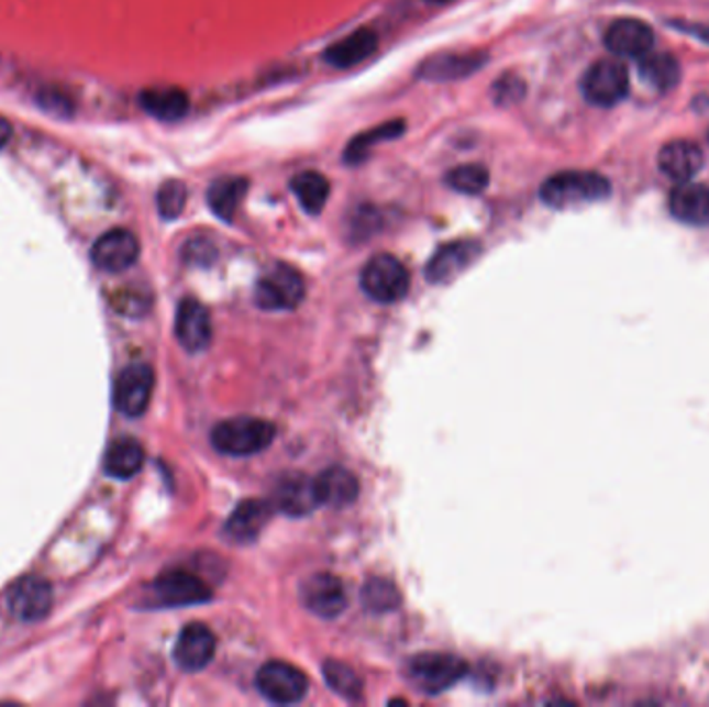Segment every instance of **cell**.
<instances>
[{"mask_svg": "<svg viewBox=\"0 0 709 707\" xmlns=\"http://www.w3.org/2000/svg\"><path fill=\"white\" fill-rule=\"evenodd\" d=\"M291 189L301 203V208L311 217H315L324 210L328 196H330V183L318 170H303V173L295 175Z\"/></svg>", "mask_w": 709, "mask_h": 707, "instance_id": "cell-26", "label": "cell"}, {"mask_svg": "<svg viewBox=\"0 0 709 707\" xmlns=\"http://www.w3.org/2000/svg\"><path fill=\"white\" fill-rule=\"evenodd\" d=\"M411 285L409 270L395 255L380 254L365 264L362 273V289L378 303L400 301Z\"/></svg>", "mask_w": 709, "mask_h": 707, "instance_id": "cell-5", "label": "cell"}, {"mask_svg": "<svg viewBox=\"0 0 709 707\" xmlns=\"http://www.w3.org/2000/svg\"><path fill=\"white\" fill-rule=\"evenodd\" d=\"M90 257L104 273H125L140 257V241L128 229H112L96 239Z\"/></svg>", "mask_w": 709, "mask_h": 707, "instance_id": "cell-9", "label": "cell"}, {"mask_svg": "<svg viewBox=\"0 0 709 707\" xmlns=\"http://www.w3.org/2000/svg\"><path fill=\"white\" fill-rule=\"evenodd\" d=\"M7 606L21 622H37L53 608V585L37 575H27L9 589Z\"/></svg>", "mask_w": 709, "mask_h": 707, "instance_id": "cell-10", "label": "cell"}, {"mask_svg": "<svg viewBox=\"0 0 709 707\" xmlns=\"http://www.w3.org/2000/svg\"><path fill=\"white\" fill-rule=\"evenodd\" d=\"M152 596L163 608H182L208 601L212 598V592L200 577L187 571H170L154 581Z\"/></svg>", "mask_w": 709, "mask_h": 707, "instance_id": "cell-11", "label": "cell"}, {"mask_svg": "<svg viewBox=\"0 0 709 707\" xmlns=\"http://www.w3.org/2000/svg\"><path fill=\"white\" fill-rule=\"evenodd\" d=\"M182 257L187 264H200L210 266L217 259V250L208 239H191L182 247Z\"/></svg>", "mask_w": 709, "mask_h": 707, "instance_id": "cell-36", "label": "cell"}, {"mask_svg": "<svg viewBox=\"0 0 709 707\" xmlns=\"http://www.w3.org/2000/svg\"><path fill=\"white\" fill-rule=\"evenodd\" d=\"M639 75L645 84L660 91L673 90L680 79V65L666 53H647L639 58Z\"/></svg>", "mask_w": 709, "mask_h": 707, "instance_id": "cell-27", "label": "cell"}, {"mask_svg": "<svg viewBox=\"0 0 709 707\" xmlns=\"http://www.w3.org/2000/svg\"><path fill=\"white\" fill-rule=\"evenodd\" d=\"M274 430L270 421L257 418L226 419L212 432L214 449L229 456H250L262 453L273 444Z\"/></svg>", "mask_w": 709, "mask_h": 707, "instance_id": "cell-2", "label": "cell"}, {"mask_svg": "<svg viewBox=\"0 0 709 707\" xmlns=\"http://www.w3.org/2000/svg\"><path fill=\"white\" fill-rule=\"evenodd\" d=\"M140 104L158 121H179L189 110V98L179 88H147L140 93Z\"/></svg>", "mask_w": 709, "mask_h": 707, "instance_id": "cell-25", "label": "cell"}, {"mask_svg": "<svg viewBox=\"0 0 709 707\" xmlns=\"http://www.w3.org/2000/svg\"><path fill=\"white\" fill-rule=\"evenodd\" d=\"M606 48L620 58H641L654 48V32L639 19H619L606 30Z\"/></svg>", "mask_w": 709, "mask_h": 707, "instance_id": "cell-12", "label": "cell"}, {"mask_svg": "<svg viewBox=\"0 0 709 707\" xmlns=\"http://www.w3.org/2000/svg\"><path fill=\"white\" fill-rule=\"evenodd\" d=\"M273 517V505L266 500H243L226 521V535L236 544H252Z\"/></svg>", "mask_w": 709, "mask_h": 707, "instance_id": "cell-16", "label": "cell"}, {"mask_svg": "<svg viewBox=\"0 0 709 707\" xmlns=\"http://www.w3.org/2000/svg\"><path fill=\"white\" fill-rule=\"evenodd\" d=\"M671 212L676 220L704 227L709 222V189L697 183H678L671 194Z\"/></svg>", "mask_w": 709, "mask_h": 707, "instance_id": "cell-22", "label": "cell"}, {"mask_svg": "<svg viewBox=\"0 0 709 707\" xmlns=\"http://www.w3.org/2000/svg\"><path fill=\"white\" fill-rule=\"evenodd\" d=\"M486 63V55H436L430 56L428 60L421 63L419 67V77L428 81H453V79H463L472 73L479 71V67Z\"/></svg>", "mask_w": 709, "mask_h": 707, "instance_id": "cell-23", "label": "cell"}, {"mask_svg": "<svg viewBox=\"0 0 709 707\" xmlns=\"http://www.w3.org/2000/svg\"><path fill=\"white\" fill-rule=\"evenodd\" d=\"M324 676L326 683L334 689V693L343 695L346 699H359L364 693V681L359 674L346 666L343 662L336 660H326L324 662Z\"/></svg>", "mask_w": 709, "mask_h": 707, "instance_id": "cell-31", "label": "cell"}, {"mask_svg": "<svg viewBox=\"0 0 709 707\" xmlns=\"http://www.w3.org/2000/svg\"><path fill=\"white\" fill-rule=\"evenodd\" d=\"M306 297V283L301 274L289 264H274L259 276L255 285V306L266 311L295 309Z\"/></svg>", "mask_w": 709, "mask_h": 707, "instance_id": "cell-3", "label": "cell"}, {"mask_svg": "<svg viewBox=\"0 0 709 707\" xmlns=\"http://www.w3.org/2000/svg\"><path fill=\"white\" fill-rule=\"evenodd\" d=\"M185 203H187L185 183L177 181V179L163 183V187L156 194V208L164 220H175V218L181 217Z\"/></svg>", "mask_w": 709, "mask_h": 707, "instance_id": "cell-33", "label": "cell"}, {"mask_svg": "<svg viewBox=\"0 0 709 707\" xmlns=\"http://www.w3.org/2000/svg\"><path fill=\"white\" fill-rule=\"evenodd\" d=\"M37 104L46 112H53L58 117H69L74 112V100L65 91L56 88H44L37 91Z\"/></svg>", "mask_w": 709, "mask_h": 707, "instance_id": "cell-35", "label": "cell"}, {"mask_svg": "<svg viewBox=\"0 0 709 707\" xmlns=\"http://www.w3.org/2000/svg\"><path fill=\"white\" fill-rule=\"evenodd\" d=\"M217 652V637L200 622L187 625L175 643L173 658L185 672H200L212 662Z\"/></svg>", "mask_w": 709, "mask_h": 707, "instance_id": "cell-13", "label": "cell"}, {"mask_svg": "<svg viewBox=\"0 0 709 707\" xmlns=\"http://www.w3.org/2000/svg\"><path fill=\"white\" fill-rule=\"evenodd\" d=\"M378 48V34L369 27H359L348 36L334 42L324 51V60L336 69H348L364 63L367 56L374 55Z\"/></svg>", "mask_w": 709, "mask_h": 707, "instance_id": "cell-20", "label": "cell"}, {"mask_svg": "<svg viewBox=\"0 0 709 707\" xmlns=\"http://www.w3.org/2000/svg\"><path fill=\"white\" fill-rule=\"evenodd\" d=\"M608 196L610 181L601 177L600 173L591 170H564L552 175L540 189L542 201L556 210L606 200Z\"/></svg>", "mask_w": 709, "mask_h": 707, "instance_id": "cell-1", "label": "cell"}, {"mask_svg": "<svg viewBox=\"0 0 709 707\" xmlns=\"http://www.w3.org/2000/svg\"><path fill=\"white\" fill-rule=\"evenodd\" d=\"M9 140H11V125L4 117H0V147L9 144Z\"/></svg>", "mask_w": 709, "mask_h": 707, "instance_id": "cell-37", "label": "cell"}, {"mask_svg": "<svg viewBox=\"0 0 709 707\" xmlns=\"http://www.w3.org/2000/svg\"><path fill=\"white\" fill-rule=\"evenodd\" d=\"M405 123L402 121H390V123H384V125H378V128L369 129L365 131L362 135H357L348 147H346V163L357 164L362 163L367 158L369 154V147L372 145L380 144V142H388V140H397L400 133L405 131Z\"/></svg>", "mask_w": 709, "mask_h": 707, "instance_id": "cell-29", "label": "cell"}, {"mask_svg": "<svg viewBox=\"0 0 709 707\" xmlns=\"http://www.w3.org/2000/svg\"><path fill=\"white\" fill-rule=\"evenodd\" d=\"M154 390V372L147 363H131L114 382V407L128 416L140 418L146 413Z\"/></svg>", "mask_w": 709, "mask_h": 707, "instance_id": "cell-8", "label": "cell"}, {"mask_svg": "<svg viewBox=\"0 0 709 707\" xmlns=\"http://www.w3.org/2000/svg\"><path fill=\"white\" fill-rule=\"evenodd\" d=\"M315 494L320 505L332 508H346L359 496V482L345 467H330L315 479Z\"/></svg>", "mask_w": 709, "mask_h": 707, "instance_id": "cell-21", "label": "cell"}, {"mask_svg": "<svg viewBox=\"0 0 709 707\" xmlns=\"http://www.w3.org/2000/svg\"><path fill=\"white\" fill-rule=\"evenodd\" d=\"M255 687L273 704L291 706L306 697V674L287 662H268L255 674Z\"/></svg>", "mask_w": 709, "mask_h": 707, "instance_id": "cell-7", "label": "cell"}, {"mask_svg": "<svg viewBox=\"0 0 709 707\" xmlns=\"http://www.w3.org/2000/svg\"><path fill=\"white\" fill-rule=\"evenodd\" d=\"M481 254L479 243L475 241H456L437 250L436 255L428 264V280L430 283H448L463 270H467Z\"/></svg>", "mask_w": 709, "mask_h": 707, "instance_id": "cell-17", "label": "cell"}, {"mask_svg": "<svg viewBox=\"0 0 709 707\" xmlns=\"http://www.w3.org/2000/svg\"><path fill=\"white\" fill-rule=\"evenodd\" d=\"M657 164H660V170L673 181H691L704 166V152L699 145L693 144L689 140H674L660 150Z\"/></svg>", "mask_w": 709, "mask_h": 707, "instance_id": "cell-18", "label": "cell"}, {"mask_svg": "<svg viewBox=\"0 0 709 707\" xmlns=\"http://www.w3.org/2000/svg\"><path fill=\"white\" fill-rule=\"evenodd\" d=\"M446 185L465 196L484 194L490 185V170L484 164H461L446 175Z\"/></svg>", "mask_w": 709, "mask_h": 707, "instance_id": "cell-30", "label": "cell"}, {"mask_svg": "<svg viewBox=\"0 0 709 707\" xmlns=\"http://www.w3.org/2000/svg\"><path fill=\"white\" fill-rule=\"evenodd\" d=\"M144 446L133 438H121L104 454V472L114 479H131L144 467Z\"/></svg>", "mask_w": 709, "mask_h": 707, "instance_id": "cell-24", "label": "cell"}, {"mask_svg": "<svg viewBox=\"0 0 709 707\" xmlns=\"http://www.w3.org/2000/svg\"><path fill=\"white\" fill-rule=\"evenodd\" d=\"M425 2H432V4H446V2H451V0H425Z\"/></svg>", "mask_w": 709, "mask_h": 707, "instance_id": "cell-38", "label": "cell"}, {"mask_svg": "<svg viewBox=\"0 0 709 707\" xmlns=\"http://www.w3.org/2000/svg\"><path fill=\"white\" fill-rule=\"evenodd\" d=\"M581 91L594 107H617L629 93V73L617 60L603 58L585 71Z\"/></svg>", "mask_w": 709, "mask_h": 707, "instance_id": "cell-6", "label": "cell"}, {"mask_svg": "<svg viewBox=\"0 0 709 707\" xmlns=\"http://www.w3.org/2000/svg\"><path fill=\"white\" fill-rule=\"evenodd\" d=\"M362 599H364L365 608L376 615L392 612L400 606L399 589L386 579L367 581L364 592H362Z\"/></svg>", "mask_w": 709, "mask_h": 707, "instance_id": "cell-32", "label": "cell"}, {"mask_svg": "<svg viewBox=\"0 0 709 707\" xmlns=\"http://www.w3.org/2000/svg\"><path fill=\"white\" fill-rule=\"evenodd\" d=\"M301 599L306 608L322 618H336L346 608L345 587L339 577L320 573L301 585Z\"/></svg>", "mask_w": 709, "mask_h": 707, "instance_id": "cell-14", "label": "cell"}, {"mask_svg": "<svg viewBox=\"0 0 709 707\" xmlns=\"http://www.w3.org/2000/svg\"><path fill=\"white\" fill-rule=\"evenodd\" d=\"M175 334L182 349L200 353L210 345L212 339L210 311L198 299H182L175 318Z\"/></svg>", "mask_w": 709, "mask_h": 707, "instance_id": "cell-15", "label": "cell"}, {"mask_svg": "<svg viewBox=\"0 0 709 707\" xmlns=\"http://www.w3.org/2000/svg\"><path fill=\"white\" fill-rule=\"evenodd\" d=\"M247 191V181L241 177H226L212 183L208 189L210 210L224 222L235 218L236 208Z\"/></svg>", "mask_w": 709, "mask_h": 707, "instance_id": "cell-28", "label": "cell"}, {"mask_svg": "<svg viewBox=\"0 0 709 707\" xmlns=\"http://www.w3.org/2000/svg\"><path fill=\"white\" fill-rule=\"evenodd\" d=\"M491 93H494V100L498 104H514V102H519L523 98L525 84L517 75H505V77H500L494 84V91Z\"/></svg>", "mask_w": 709, "mask_h": 707, "instance_id": "cell-34", "label": "cell"}, {"mask_svg": "<svg viewBox=\"0 0 709 707\" xmlns=\"http://www.w3.org/2000/svg\"><path fill=\"white\" fill-rule=\"evenodd\" d=\"M465 674L467 664L451 653H421L407 666V676L413 687L428 695L451 689Z\"/></svg>", "mask_w": 709, "mask_h": 707, "instance_id": "cell-4", "label": "cell"}, {"mask_svg": "<svg viewBox=\"0 0 709 707\" xmlns=\"http://www.w3.org/2000/svg\"><path fill=\"white\" fill-rule=\"evenodd\" d=\"M274 507L289 517H306L320 507L315 482L297 473L287 475L274 491Z\"/></svg>", "mask_w": 709, "mask_h": 707, "instance_id": "cell-19", "label": "cell"}]
</instances>
